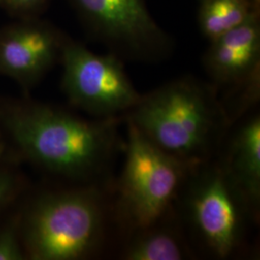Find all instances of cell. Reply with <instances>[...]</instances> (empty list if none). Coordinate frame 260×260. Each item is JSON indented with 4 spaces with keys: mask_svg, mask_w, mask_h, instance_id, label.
Instances as JSON below:
<instances>
[{
    "mask_svg": "<svg viewBox=\"0 0 260 260\" xmlns=\"http://www.w3.org/2000/svg\"><path fill=\"white\" fill-rule=\"evenodd\" d=\"M126 122V154L119 186V209L122 220L135 232L171 212L195 166L159 149L132 123Z\"/></svg>",
    "mask_w": 260,
    "mask_h": 260,
    "instance_id": "cell-4",
    "label": "cell"
},
{
    "mask_svg": "<svg viewBox=\"0 0 260 260\" xmlns=\"http://www.w3.org/2000/svg\"><path fill=\"white\" fill-rule=\"evenodd\" d=\"M198 24L212 41L260 14V0H200Z\"/></svg>",
    "mask_w": 260,
    "mask_h": 260,
    "instance_id": "cell-12",
    "label": "cell"
},
{
    "mask_svg": "<svg viewBox=\"0 0 260 260\" xmlns=\"http://www.w3.org/2000/svg\"><path fill=\"white\" fill-rule=\"evenodd\" d=\"M5 153L77 183H94L118 148L117 117L87 121L25 94L0 99Z\"/></svg>",
    "mask_w": 260,
    "mask_h": 260,
    "instance_id": "cell-1",
    "label": "cell"
},
{
    "mask_svg": "<svg viewBox=\"0 0 260 260\" xmlns=\"http://www.w3.org/2000/svg\"><path fill=\"white\" fill-rule=\"evenodd\" d=\"M25 259L19 208L0 223V260Z\"/></svg>",
    "mask_w": 260,
    "mask_h": 260,
    "instance_id": "cell-14",
    "label": "cell"
},
{
    "mask_svg": "<svg viewBox=\"0 0 260 260\" xmlns=\"http://www.w3.org/2000/svg\"><path fill=\"white\" fill-rule=\"evenodd\" d=\"M167 216L149 226L133 232L134 234L122 253L123 259L182 260L189 258L191 253L185 241L177 229L172 228V225L165 222Z\"/></svg>",
    "mask_w": 260,
    "mask_h": 260,
    "instance_id": "cell-11",
    "label": "cell"
},
{
    "mask_svg": "<svg viewBox=\"0 0 260 260\" xmlns=\"http://www.w3.org/2000/svg\"><path fill=\"white\" fill-rule=\"evenodd\" d=\"M179 194L187 221L206 250L218 258L233 254L252 213L222 162L209 160L195 166Z\"/></svg>",
    "mask_w": 260,
    "mask_h": 260,
    "instance_id": "cell-5",
    "label": "cell"
},
{
    "mask_svg": "<svg viewBox=\"0 0 260 260\" xmlns=\"http://www.w3.org/2000/svg\"><path fill=\"white\" fill-rule=\"evenodd\" d=\"M6 155L5 153V148H4V144H3V141L1 139V136H0V158L4 157Z\"/></svg>",
    "mask_w": 260,
    "mask_h": 260,
    "instance_id": "cell-16",
    "label": "cell"
},
{
    "mask_svg": "<svg viewBox=\"0 0 260 260\" xmlns=\"http://www.w3.org/2000/svg\"><path fill=\"white\" fill-rule=\"evenodd\" d=\"M60 63L61 87L70 103L100 119L126 113L139 102L123 60L111 52L98 54L71 37L66 41Z\"/></svg>",
    "mask_w": 260,
    "mask_h": 260,
    "instance_id": "cell-7",
    "label": "cell"
},
{
    "mask_svg": "<svg viewBox=\"0 0 260 260\" xmlns=\"http://www.w3.org/2000/svg\"><path fill=\"white\" fill-rule=\"evenodd\" d=\"M217 89L193 76L165 83L126 112V121L159 149L193 166L211 160L231 125Z\"/></svg>",
    "mask_w": 260,
    "mask_h": 260,
    "instance_id": "cell-2",
    "label": "cell"
},
{
    "mask_svg": "<svg viewBox=\"0 0 260 260\" xmlns=\"http://www.w3.org/2000/svg\"><path fill=\"white\" fill-rule=\"evenodd\" d=\"M198 1H200V0H198Z\"/></svg>",
    "mask_w": 260,
    "mask_h": 260,
    "instance_id": "cell-17",
    "label": "cell"
},
{
    "mask_svg": "<svg viewBox=\"0 0 260 260\" xmlns=\"http://www.w3.org/2000/svg\"><path fill=\"white\" fill-rule=\"evenodd\" d=\"M95 183L43 190L20 207L21 239L26 259L80 260L103 242L105 204Z\"/></svg>",
    "mask_w": 260,
    "mask_h": 260,
    "instance_id": "cell-3",
    "label": "cell"
},
{
    "mask_svg": "<svg viewBox=\"0 0 260 260\" xmlns=\"http://www.w3.org/2000/svg\"><path fill=\"white\" fill-rule=\"evenodd\" d=\"M52 0H0V8L17 19L41 18Z\"/></svg>",
    "mask_w": 260,
    "mask_h": 260,
    "instance_id": "cell-15",
    "label": "cell"
},
{
    "mask_svg": "<svg viewBox=\"0 0 260 260\" xmlns=\"http://www.w3.org/2000/svg\"><path fill=\"white\" fill-rule=\"evenodd\" d=\"M87 33L109 52L138 62L172 54L174 40L153 19L146 0H68Z\"/></svg>",
    "mask_w": 260,
    "mask_h": 260,
    "instance_id": "cell-6",
    "label": "cell"
},
{
    "mask_svg": "<svg viewBox=\"0 0 260 260\" xmlns=\"http://www.w3.org/2000/svg\"><path fill=\"white\" fill-rule=\"evenodd\" d=\"M203 65L216 89L233 92L259 80L260 14L209 41Z\"/></svg>",
    "mask_w": 260,
    "mask_h": 260,
    "instance_id": "cell-9",
    "label": "cell"
},
{
    "mask_svg": "<svg viewBox=\"0 0 260 260\" xmlns=\"http://www.w3.org/2000/svg\"><path fill=\"white\" fill-rule=\"evenodd\" d=\"M256 217L260 202V118L254 116L236 130L221 161Z\"/></svg>",
    "mask_w": 260,
    "mask_h": 260,
    "instance_id": "cell-10",
    "label": "cell"
},
{
    "mask_svg": "<svg viewBox=\"0 0 260 260\" xmlns=\"http://www.w3.org/2000/svg\"><path fill=\"white\" fill-rule=\"evenodd\" d=\"M68 38L42 18L17 19L0 27V75L28 94L60 63Z\"/></svg>",
    "mask_w": 260,
    "mask_h": 260,
    "instance_id": "cell-8",
    "label": "cell"
},
{
    "mask_svg": "<svg viewBox=\"0 0 260 260\" xmlns=\"http://www.w3.org/2000/svg\"><path fill=\"white\" fill-rule=\"evenodd\" d=\"M18 162L5 155L0 158V217L15 205L26 190V180Z\"/></svg>",
    "mask_w": 260,
    "mask_h": 260,
    "instance_id": "cell-13",
    "label": "cell"
}]
</instances>
